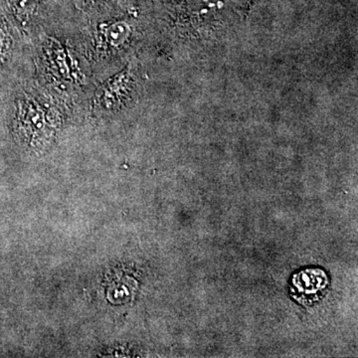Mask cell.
Listing matches in <instances>:
<instances>
[{
  "instance_id": "cell-1",
  "label": "cell",
  "mask_w": 358,
  "mask_h": 358,
  "mask_svg": "<svg viewBox=\"0 0 358 358\" xmlns=\"http://www.w3.org/2000/svg\"><path fill=\"white\" fill-rule=\"evenodd\" d=\"M327 285V275L320 270L303 271L294 278V287L301 298L317 296Z\"/></svg>"
},
{
  "instance_id": "cell-2",
  "label": "cell",
  "mask_w": 358,
  "mask_h": 358,
  "mask_svg": "<svg viewBox=\"0 0 358 358\" xmlns=\"http://www.w3.org/2000/svg\"><path fill=\"white\" fill-rule=\"evenodd\" d=\"M128 73H121L119 76L113 78L107 84L103 85L99 93V102L102 103L105 109H113L115 103L119 102L120 96H124V89L128 82Z\"/></svg>"
},
{
  "instance_id": "cell-3",
  "label": "cell",
  "mask_w": 358,
  "mask_h": 358,
  "mask_svg": "<svg viewBox=\"0 0 358 358\" xmlns=\"http://www.w3.org/2000/svg\"><path fill=\"white\" fill-rule=\"evenodd\" d=\"M131 29L128 23L115 22L106 29V39L113 47L122 46L131 36Z\"/></svg>"
},
{
  "instance_id": "cell-4",
  "label": "cell",
  "mask_w": 358,
  "mask_h": 358,
  "mask_svg": "<svg viewBox=\"0 0 358 358\" xmlns=\"http://www.w3.org/2000/svg\"><path fill=\"white\" fill-rule=\"evenodd\" d=\"M37 0H14V7L20 15L27 16L34 11Z\"/></svg>"
},
{
  "instance_id": "cell-5",
  "label": "cell",
  "mask_w": 358,
  "mask_h": 358,
  "mask_svg": "<svg viewBox=\"0 0 358 358\" xmlns=\"http://www.w3.org/2000/svg\"><path fill=\"white\" fill-rule=\"evenodd\" d=\"M7 42V37L6 32L3 31L1 27H0V54L6 49Z\"/></svg>"
}]
</instances>
